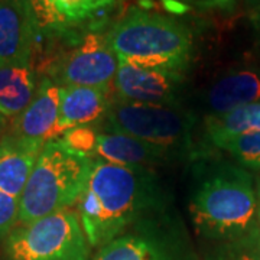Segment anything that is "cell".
Listing matches in <instances>:
<instances>
[{"instance_id": "1", "label": "cell", "mask_w": 260, "mask_h": 260, "mask_svg": "<svg viewBox=\"0 0 260 260\" xmlns=\"http://www.w3.org/2000/svg\"><path fill=\"white\" fill-rule=\"evenodd\" d=\"M168 198L158 175L143 167H121L93 159L78 214L91 247H103L127 229L168 211Z\"/></svg>"}, {"instance_id": "2", "label": "cell", "mask_w": 260, "mask_h": 260, "mask_svg": "<svg viewBox=\"0 0 260 260\" xmlns=\"http://www.w3.org/2000/svg\"><path fill=\"white\" fill-rule=\"evenodd\" d=\"M189 215L208 239L236 237L254 223L257 194L250 174L232 164L197 162L189 189Z\"/></svg>"}, {"instance_id": "3", "label": "cell", "mask_w": 260, "mask_h": 260, "mask_svg": "<svg viewBox=\"0 0 260 260\" xmlns=\"http://www.w3.org/2000/svg\"><path fill=\"white\" fill-rule=\"evenodd\" d=\"M106 37L123 62L184 74L192 59L194 39L189 28L156 12L132 8Z\"/></svg>"}, {"instance_id": "4", "label": "cell", "mask_w": 260, "mask_h": 260, "mask_svg": "<svg viewBox=\"0 0 260 260\" xmlns=\"http://www.w3.org/2000/svg\"><path fill=\"white\" fill-rule=\"evenodd\" d=\"M93 159L74 152L61 139L47 142L19 198V223L68 210L83 195Z\"/></svg>"}, {"instance_id": "5", "label": "cell", "mask_w": 260, "mask_h": 260, "mask_svg": "<svg viewBox=\"0 0 260 260\" xmlns=\"http://www.w3.org/2000/svg\"><path fill=\"white\" fill-rule=\"evenodd\" d=\"M103 132H114L164 146L189 152L194 146L197 116L182 106H153L113 100Z\"/></svg>"}, {"instance_id": "6", "label": "cell", "mask_w": 260, "mask_h": 260, "mask_svg": "<svg viewBox=\"0 0 260 260\" xmlns=\"http://www.w3.org/2000/svg\"><path fill=\"white\" fill-rule=\"evenodd\" d=\"M80 215L64 210L22 224L3 244L5 260H90Z\"/></svg>"}, {"instance_id": "7", "label": "cell", "mask_w": 260, "mask_h": 260, "mask_svg": "<svg viewBox=\"0 0 260 260\" xmlns=\"http://www.w3.org/2000/svg\"><path fill=\"white\" fill-rule=\"evenodd\" d=\"M64 45L68 49L42 61L47 77L59 87H112L119 59L106 34L88 32Z\"/></svg>"}, {"instance_id": "8", "label": "cell", "mask_w": 260, "mask_h": 260, "mask_svg": "<svg viewBox=\"0 0 260 260\" xmlns=\"http://www.w3.org/2000/svg\"><path fill=\"white\" fill-rule=\"evenodd\" d=\"M35 13L41 41L49 45L73 42L88 32H100L117 0H28Z\"/></svg>"}, {"instance_id": "9", "label": "cell", "mask_w": 260, "mask_h": 260, "mask_svg": "<svg viewBox=\"0 0 260 260\" xmlns=\"http://www.w3.org/2000/svg\"><path fill=\"white\" fill-rule=\"evenodd\" d=\"M168 211L152 215L135 224L99 249L93 260H185L172 233L168 232Z\"/></svg>"}, {"instance_id": "10", "label": "cell", "mask_w": 260, "mask_h": 260, "mask_svg": "<svg viewBox=\"0 0 260 260\" xmlns=\"http://www.w3.org/2000/svg\"><path fill=\"white\" fill-rule=\"evenodd\" d=\"M185 77L182 73H172L156 68L119 61L117 73L113 80V91L123 102L179 106L182 99Z\"/></svg>"}, {"instance_id": "11", "label": "cell", "mask_w": 260, "mask_h": 260, "mask_svg": "<svg viewBox=\"0 0 260 260\" xmlns=\"http://www.w3.org/2000/svg\"><path fill=\"white\" fill-rule=\"evenodd\" d=\"M41 32L28 0H0V68L34 65Z\"/></svg>"}, {"instance_id": "12", "label": "cell", "mask_w": 260, "mask_h": 260, "mask_svg": "<svg viewBox=\"0 0 260 260\" xmlns=\"http://www.w3.org/2000/svg\"><path fill=\"white\" fill-rule=\"evenodd\" d=\"M59 91L61 87L55 81L42 75L32 102L13 119L9 132L44 145L49 140L58 139V136L62 135L58 126Z\"/></svg>"}, {"instance_id": "13", "label": "cell", "mask_w": 260, "mask_h": 260, "mask_svg": "<svg viewBox=\"0 0 260 260\" xmlns=\"http://www.w3.org/2000/svg\"><path fill=\"white\" fill-rule=\"evenodd\" d=\"M44 143L8 132L0 136V191L20 198Z\"/></svg>"}, {"instance_id": "14", "label": "cell", "mask_w": 260, "mask_h": 260, "mask_svg": "<svg viewBox=\"0 0 260 260\" xmlns=\"http://www.w3.org/2000/svg\"><path fill=\"white\" fill-rule=\"evenodd\" d=\"M94 155L121 167H143L164 164L177 152L114 132H99Z\"/></svg>"}, {"instance_id": "15", "label": "cell", "mask_w": 260, "mask_h": 260, "mask_svg": "<svg viewBox=\"0 0 260 260\" xmlns=\"http://www.w3.org/2000/svg\"><path fill=\"white\" fill-rule=\"evenodd\" d=\"M112 87H61L59 91V119L58 126L64 133L78 126H93L100 121L112 104Z\"/></svg>"}, {"instance_id": "16", "label": "cell", "mask_w": 260, "mask_h": 260, "mask_svg": "<svg viewBox=\"0 0 260 260\" xmlns=\"http://www.w3.org/2000/svg\"><path fill=\"white\" fill-rule=\"evenodd\" d=\"M253 103H260V70L254 68L225 73L211 84L205 94L208 116L224 114Z\"/></svg>"}, {"instance_id": "17", "label": "cell", "mask_w": 260, "mask_h": 260, "mask_svg": "<svg viewBox=\"0 0 260 260\" xmlns=\"http://www.w3.org/2000/svg\"><path fill=\"white\" fill-rule=\"evenodd\" d=\"M39 78L34 65L0 68V114L18 117L32 102Z\"/></svg>"}, {"instance_id": "18", "label": "cell", "mask_w": 260, "mask_h": 260, "mask_svg": "<svg viewBox=\"0 0 260 260\" xmlns=\"http://www.w3.org/2000/svg\"><path fill=\"white\" fill-rule=\"evenodd\" d=\"M257 130H260V103L242 106L205 119V139L217 148L233 138Z\"/></svg>"}, {"instance_id": "19", "label": "cell", "mask_w": 260, "mask_h": 260, "mask_svg": "<svg viewBox=\"0 0 260 260\" xmlns=\"http://www.w3.org/2000/svg\"><path fill=\"white\" fill-rule=\"evenodd\" d=\"M220 149L229 152L242 168L260 171V130L227 140Z\"/></svg>"}, {"instance_id": "20", "label": "cell", "mask_w": 260, "mask_h": 260, "mask_svg": "<svg viewBox=\"0 0 260 260\" xmlns=\"http://www.w3.org/2000/svg\"><path fill=\"white\" fill-rule=\"evenodd\" d=\"M97 135L99 133L94 130L93 126H78L64 132L61 142L74 152L91 158V155L95 152Z\"/></svg>"}, {"instance_id": "21", "label": "cell", "mask_w": 260, "mask_h": 260, "mask_svg": "<svg viewBox=\"0 0 260 260\" xmlns=\"http://www.w3.org/2000/svg\"><path fill=\"white\" fill-rule=\"evenodd\" d=\"M19 223V198L0 191V242L6 240Z\"/></svg>"}, {"instance_id": "22", "label": "cell", "mask_w": 260, "mask_h": 260, "mask_svg": "<svg viewBox=\"0 0 260 260\" xmlns=\"http://www.w3.org/2000/svg\"><path fill=\"white\" fill-rule=\"evenodd\" d=\"M188 5H192L195 8L205 10H223V12H230L234 9L237 0H179Z\"/></svg>"}, {"instance_id": "23", "label": "cell", "mask_w": 260, "mask_h": 260, "mask_svg": "<svg viewBox=\"0 0 260 260\" xmlns=\"http://www.w3.org/2000/svg\"><path fill=\"white\" fill-rule=\"evenodd\" d=\"M224 260H260V257L257 259L254 254H251L249 251H239L236 254H229Z\"/></svg>"}, {"instance_id": "24", "label": "cell", "mask_w": 260, "mask_h": 260, "mask_svg": "<svg viewBox=\"0 0 260 260\" xmlns=\"http://www.w3.org/2000/svg\"><path fill=\"white\" fill-rule=\"evenodd\" d=\"M251 22H253V26H254L260 38V3L251 10Z\"/></svg>"}, {"instance_id": "25", "label": "cell", "mask_w": 260, "mask_h": 260, "mask_svg": "<svg viewBox=\"0 0 260 260\" xmlns=\"http://www.w3.org/2000/svg\"><path fill=\"white\" fill-rule=\"evenodd\" d=\"M256 217H257V220H259V223H260V188H259V191H257V208H256Z\"/></svg>"}, {"instance_id": "26", "label": "cell", "mask_w": 260, "mask_h": 260, "mask_svg": "<svg viewBox=\"0 0 260 260\" xmlns=\"http://www.w3.org/2000/svg\"><path fill=\"white\" fill-rule=\"evenodd\" d=\"M5 126H6V117H3V116L0 114V136H2V133H3V130H5Z\"/></svg>"}]
</instances>
